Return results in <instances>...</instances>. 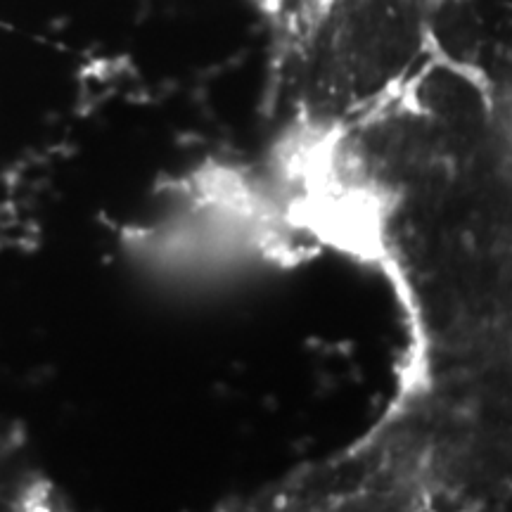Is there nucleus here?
<instances>
[{
	"label": "nucleus",
	"mask_w": 512,
	"mask_h": 512,
	"mask_svg": "<svg viewBox=\"0 0 512 512\" xmlns=\"http://www.w3.org/2000/svg\"><path fill=\"white\" fill-rule=\"evenodd\" d=\"M62 494L22 437L0 430V510H55Z\"/></svg>",
	"instance_id": "nucleus-2"
},
{
	"label": "nucleus",
	"mask_w": 512,
	"mask_h": 512,
	"mask_svg": "<svg viewBox=\"0 0 512 512\" xmlns=\"http://www.w3.org/2000/svg\"><path fill=\"white\" fill-rule=\"evenodd\" d=\"M271 36V83L294 119L368 110L444 46L441 0H254Z\"/></svg>",
	"instance_id": "nucleus-1"
}]
</instances>
